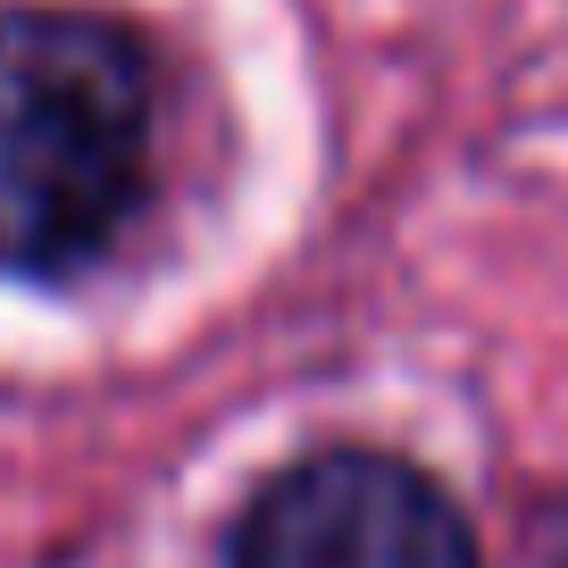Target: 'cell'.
<instances>
[{"label":"cell","mask_w":568,"mask_h":568,"mask_svg":"<svg viewBox=\"0 0 568 568\" xmlns=\"http://www.w3.org/2000/svg\"><path fill=\"white\" fill-rule=\"evenodd\" d=\"M151 193V59L68 9H0V276L92 267Z\"/></svg>","instance_id":"obj_1"},{"label":"cell","mask_w":568,"mask_h":568,"mask_svg":"<svg viewBox=\"0 0 568 568\" xmlns=\"http://www.w3.org/2000/svg\"><path fill=\"white\" fill-rule=\"evenodd\" d=\"M234 568H477V535L393 452H318L251 501Z\"/></svg>","instance_id":"obj_2"},{"label":"cell","mask_w":568,"mask_h":568,"mask_svg":"<svg viewBox=\"0 0 568 568\" xmlns=\"http://www.w3.org/2000/svg\"><path fill=\"white\" fill-rule=\"evenodd\" d=\"M535 568H568V494L535 518Z\"/></svg>","instance_id":"obj_3"}]
</instances>
